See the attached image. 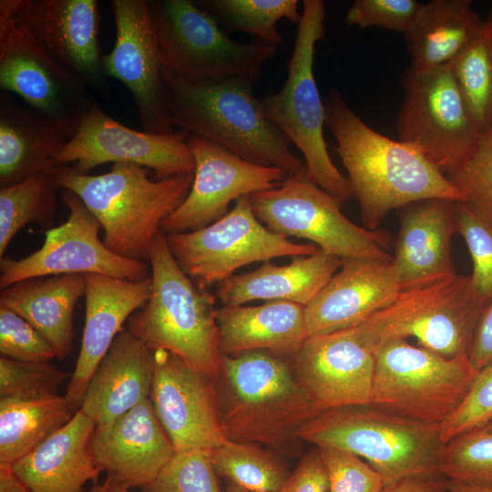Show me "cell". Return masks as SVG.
<instances>
[{
	"instance_id": "cell-15",
	"label": "cell",
	"mask_w": 492,
	"mask_h": 492,
	"mask_svg": "<svg viewBox=\"0 0 492 492\" xmlns=\"http://www.w3.org/2000/svg\"><path fill=\"white\" fill-rule=\"evenodd\" d=\"M189 136L183 129L157 135L130 128L95 102L69 141L55 155L54 163L85 174L109 162L152 169L158 179L190 174L195 163L187 143Z\"/></svg>"
},
{
	"instance_id": "cell-45",
	"label": "cell",
	"mask_w": 492,
	"mask_h": 492,
	"mask_svg": "<svg viewBox=\"0 0 492 492\" xmlns=\"http://www.w3.org/2000/svg\"><path fill=\"white\" fill-rule=\"evenodd\" d=\"M492 421V364L479 371L456 411L440 425L446 444L453 437Z\"/></svg>"
},
{
	"instance_id": "cell-8",
	"label": "cell",
	"mask_w": 492,
	"mask_h": 492,
	"mask_svg": "<svg viewBox=\"0 0 492 492\" xmlns=\"http://www.w3.org/2000/svg\"><path fill=\"white\" fill-rule=\"evenodd\" d=\"M149 10L162 67L195 78H241L255 83L277 46L231 39L192 0H150Z\"/></svg>"
},
{
	"instance_id": "cell-4",
	"label": "cell",
	"mask_w": 492,
	"mask_h": 492,
	"mask_svg": "<svg viewBox=\"0 0 492 492\" xmlns=\"http://www.w3.org/2000/svg\"><path fill=\"white\" fill-rule=\"evenodd\" d=\"M55 173L60 189L76 193L99 221L105 245L140 261H149L162 221L184 200L194 179L190 173L154 180L146 168L132 163L112 164L98 175L69 166H56Z\"/></svg>"
},
{
	"instance_id": "cell-32",
	"label": "cell",
	"mask_w": 492,
	"mask_h": 492,
	"mask_svg": "<svg viewBox=\"0 0 492 492\" xmlns=\"http://www.w3.org/2000/svg\"><path fill=\"white\" fill-rule=\"evenodd\" d=\"M486 25L470 0H432L422 4L405 33L414 69L450 64Z\"/></svg>"
},
{
	"instance_id": "cell-39",
	"label": "cell",
	"mask_w": 492,
	"mask_h": 492,
	"mask_svg": "<svg viewBox=\"0 0 492 492\" xmlns=\"http://www.w3.org/2000/svg\"><path fill=\"white\" fill-rule=\"evenodd\" d=\"M455 226L472 260L471 289L485 307L492 301V222L468 203L456 202Z\"/></svg>"
},
{
	"instance_id": "cell-21",
	"label": "cell",
	"mask_w": 492,
	"mask_h": 492,
	"mask_svg": "<svg viewBox=\"0 0 492 492\" xmlns=\"http://www.w3.org/2000/svg\"><path fill=\"white\" fill-rule=\"evenodd\" d=\"M91 450L109 483L143 487L174 456L173 445L150 398L103 425H96Z\"/></svg>"
},
{
	"instance_id": "cell-1",
	"label": "cell",
	"mask_w": 492,
	"mask_h": 492,
	"mask_svg": "<svg viewBox=\"0 0 492 492\" xmlns=\"http://www.w3.org/2000/svg\"><path fill=\"white\" fill-rule=\"evenodd\" d=\"M325 125L358 201L364 228L376 231L388 213L426 199L465 202L463 193L420 151L366 125L333 88L325 100Z\"/></svg>"
},
{
	"instance_id": "cell-9",
	"label": "cell",
	"mask_w": 492,
	"mask_h": 492,
	"mask_svg": "<svg viewBox=\"0 0 492 492\" xmlns=\"http://www.w3.org/2000/svg\"><path fill=\"white\" fill-rule=\"evenodd\" d=\"M374 354L371 405L429 424L445 422L466 397L477 371L467 355L446 357L395 339Z\"/></svg>"
},
{
	"instance_id": "cell-34",
	"label": "cell",
	"mask_w": 492,
	"mask_h": 492,
	"mask_svg": "<svg viewBox=\"0 0 492 492\" xmlns=\"http://www.w3.org/2000/svg\"><path fill=\"white\" fill-rule=\"evenodd\" d=\"M55 168L0 189V259L21 229L31 222L44 224L53 219L60 189Z\"/></svg>"
},
{
	"instance_id": "cell-28",
	"label": "cell",
	"mask_w": 492,
	"mask_h": 492,
	"mask_svg": "<svg viewBox=\"0 0 492 492\" xmlns=\"http://www.w3.org/2000/svg\"><path fill=\"white\" fill-rule=\"evenodd\" d=\"M72 136L59 123L1 95L0 189L53 169L55 155Z\"/></svg>"
},
{
	"instance_id": "cell-13",
	"label": "cell",
	"mask_w": 492,
	"mask_h": 492,
	"mask_svg": "<svg viewBox=\"0 0 492 492\" xmlns=\"http://www.w3.org/2000/svg\"><path fill=\"white\" fill-rule=\"evenodd\" d=\"M67 220L45 232L40 249L22 259H0V289L36 277L97 273L138 281L150 274L144 261L111 251L99 238L97 218L73 191L62 189Z\"/></svg>"
},
{
	"instance_id": "cell-30",
	"label": "cell",
	"mask_w": 492,
	"mask_h": 492,
	"mask_svg": "<svg viewBox=\"0 0 492 492\" xmlns=\"http://www.w3.org/2000/svg\"><path fill=\"white\" fill-rule=\"evenodd\" d=\"M342 259L320 249L306 256H293L285 265L266 261L260 268L236 274L219 283L216 297L224 305L251 301H287L308 305L340 269Z\"/></svg>"
},
{
	"instance_id": "cell-44",
	"label": "cell",
	"mask_w": 492,
	"mask_h": 492,
	"mask_svg": "<svg viewBox=\"0 0 492 492\" xmlns=\"http://www.w3.org/2000/svg\"><path fill=\"white\" fill-rule=\"evenodd\" d=\"M326 466L329 492H382L380 475L359 456L333 447H317Z\"/></svg>"
},
{
	"instance_id": "cell-20",
	"label": "cell",
	"mask_w": 492,
	"mask_h": 492,
	"mask_svg": "<svg viewBox=\"0 0 492 492\" xmlns=\"http://www.w3.org/2000/svg\"><path fill=\"white\" fill-rule=\"evenodd\" d=\"M294 355L297 379L322 411L371 404L374 354L354 327L308 337Z\"/></svg>"
},
{
	"instance_id": "cell-37",
	"label": "cell",
	"mask_w": 492,
	"mask_h": 492,
	"mask_svg": "<svg viewBox=\"0 0 492 492\" xmlns=\"http://www.w3.org/2000/svg\"><path fill=\"white\" fill-rule=\"evenodd\" d=\"M215 473L254 492H279L288 478L285 468L256 446L226 439L210 450Z\"/></svg>"
},
{
	"instance_id": "cell-2",
	"label": "cell",
	"mask_w": 492,
	"mask_h": 492,
	"mask_svg": "<svg viewBox=\"0 0 492 492\" xmlns=\"http://www.w3.org/2000/svg\"><path fill=\"white\" fill-rule=\"evenodd\" d=\"M174 127L211 141L236 156L283 170L306 171L289 139L262 114L253 82L241 78H195L162 67Z\"/></svg>"
},
{
	"instance_id": "cell-27",
	"label": "cell",
	"mask_w": 492,
	"mask_h": 492,
	"mask_svg": "<svg viewBox=\"0 0 492 492\" xmlns=\"http://www.w3.org/2000/svg\"><path fill=\"white\" fill-rule=\"evenodd\" d=\"M95 428V422L77 410L11 467L30 492H81L88 481L97 483L102 472L91 450Z\"/></svg>"
},
{
	"instance_id": "cell-43",
	"label": "cell",
	"mask_w": 492,
	"mask_h": 492,
	"mask_svg": "<svg viewBox=\"0 0 492 492\" xmlns=\"http://www.w3.org/2000/svg\"><path fill=\"white\" fill-rule=\"evenodd\" d=\"M1 356L24 362H49L56 354L48 342L22 316L0 304Z\"/></svg>"
},
{
	"instance_id": "cell-40",
	"label": "cell",
	"mask_w": 492,
	"mask_h": 492,
	"mask_svg": "<svg viewBox=\"0 0 492 492\" xmlns=\"http://www.w3.org/2000/svg\"><path fill=\"white\" fill-rule=\"evenodd\" d=\"M141 492H220L210 450L176 452Z\"/></svg>"
},
{
	"instance_id": "cell-16",
	"label": "cell",
	"mask_w": 492,
	"mask_h": 492,
	"mask_svg": "<svg viewBox=\"0 0 492 492\" xmlns=\"http://www.w3.org/2000/svg\"><path fill=\"white\" fill-rule=\"evenodd\" d=\"M116 26L112 50L103 56L106 77L120 81L130 92L143 130L174 133L168 89L147 0H112Z\"/></svg>"
},
{
	"instance_id": "cell-25",
	"label": "cell",
	"mask_w": 492,
	"mask_h": 492,
	"mask_svg": "<svg viewBox=\"0 0 492 492\" xmlns=\"http://www.w3.org/2000/svg\"><path fill=\"white\" fill-rule=\"evenodd\" d=\"M456 202L426 199L398 210L392 263L402 290L456 273L452 257Z\"/></svg>"
},
{
	"instance_id": "cell-46",
	"label": "cell",
	"mask_w": 492,
	"mask_h": 492,
	"mask_svg": "<svg viewBox=\"0 0 492 492\" xmlns=\"http://www.w3.org/2000/svg\"><path fill=\"white\" fill-rule=\"evenodd\" d=\"M422 4L415 0H355L344 21L362 29L379 27L405 33Z\"/></svg>"
},
{
	"instance_id": "cell-38",
	"label": "cell",
	"mask_w": 492,
	"mask_h": 492,
	"mask_svg": "<svg viewBox=\"0 0 492 492\" xmlns=\"http://www.w3.org/2000/svg\"><path fill=\"white\" fill-rule=\"evenodd\" d=\"M442 474L449 481L492 490V429H472L446 442Z\"/></svg>"
},
{
	"instance_id": "cell-19",
	"label": "cell",
	"mask_w": 492,
	"mask_h": 492,
	"mask_svg": "<svg viewBox=\"0 0 492 492\" xmlns=\"http://www.w3.org/2000/svg\"><path fill=\"white\" fill-rule=\"evenodd\" d=\"M150 400L175 452L211 450L228 439L209 376L176 354L155 350Z\"/></svg>"
},
{
	"instance_id": "cell-56",
	"label": "cell",
	"mask_w": 492,
	"mask_h": 492,
	"mask_svg": "<svg viewBox=\"0 0 492 492\" xmlns=\"http://www.w3.org/2000/svg\"><path fill=\"white\" fill-rule=\"evenodd\" d=\"M486 427L489 428V429H492V421H490L487 425Z\"/></svg>"
},
{
	"instance_id": "cell-24",
	"label": "cell",
	"mask_w": 492,
	"mask_h": 492,
	"mask_svg": "<svg viewBox=\"0 0 492 492\" xmlns=\"http://www.w3.org/2000/svg\"><path fill=\"white\" fill-rule=\"evenodd\" d=\"M221 371L236 399L223 421L233 426L273 425L311 399L287 363L270 352L221 354Z\"/></svg>"
},
{
	"instance_id": "cell-51",
	"label": "cell",
	"mask_w": 492,
	"mask_h": 492,
	"mask_svg": "<svg viewBox=\"0 0 492 492\" xmlns=\"http://www.w3.org/2000/svg\"><path fill=\"white\" fill-rule=\"evenodd\" d=\"M448 492H492L491 489L482 488L466 484L449 481Z\"/></svg>"
},
{
	"instance_id": "cell-55",
	"label": "cell",
	"mask_w": 492,
	"mask_h": 492,
	"mask_svg": "<svg viewBox=\"0 0 492 492\" xmlns=\"http://www.w3.org/2000/svg\"><path fill=\"white\" fill-rule=\"evenodd\" d=\"M486 22H487V25L489 28V31H490V35H491V37H492V10L490 11L488 16L486 18Z\"/></svg>"
},
{
	"instance_id": "cell-14",
	"label": "cell",
	"mask_w": 492,
	"mask_h": 492,
	"mask_svg": "<svg viewBox=\"0 0 492 492\" xmlns=\"http://www.w3.org/2000/svg\"><path fill=\"white\" fill-rule=\"evenodd\" d=\"M0 87L73 135L96 102L85 83L49 56L23 25L4 15H0Z\"/></svg>"
},
{
	"instance_id": "cell-5",
	"label": "cell",
	"mask_w": 492,
	"mask_h": 492,
	"mask_svg": "<svg viewBox=\"0 0 492 492\" xmlns=\"http://www.w3.org/2000/svg\"><path fill=\"white\" fill-rule=\"evenodd\" d=\"M152 291L128 329L152 350H166L209 377L221 371L215 297L195 285L159 231L149 250Z\"/></svg>"
},
{
	"instance_id": "cell-52",
	"label": "cell",
	"mask_w": 492,
	"mask_h": 492,
	"mask_svg": "<svg viewBox=\"0 0 492 492\" xmlns=\"http://www.w3.org/2000/svg\"><path fill=\"white\" fill-rule=\"evenodd\" d=\"M105 492H129V488L125 487L123 486L109 483L108 481V487Z\"/></svg>"
},
{
	"instance_id": "cell-50",
	"label": "cell",
	"mask_w": 492,
	"mask_h": 492,
	"mask_svg": "<svg viewBox=\"0 0 492 492\" xmlns=\"http://www.w3.org/2000/svg\"><path fill=\"white\" fill-rule=\"evenodd\" d=\"M0 492H30L11 466H0Z\"/></svg>"
},
{
	"instance_id": "cell-6",
	"label": "cell",
	"mask_w": 492,
	"mask_h": 492,
	"mask_svg": "<svg viewBox=\"0 0 492 492\" xmlns=\"http://www.w3.org/2000/svg\"><path fill=\"white\" fill-rule=\"evenodd\" d=\"M325 4L304 0L287 77L278 92L258 97L264 117L302 153L308 179L339 198H353L347 178L333 164L323 137L324 103L313 74L316 44L325 35Z\"/></svg>"
},
{
	"instance_id": "cell-10",
	"label": "cell",
	"mask_w": 492,
	"mask_h": 492,
	"mask_svg": "<svg viewBox=\"0 0 492 492\" xmlns=\"http://www.w3.org/2000/svg\"><path fill=\"white\" fill-rule=\"evenodd\" d=\"M252 210L270 231L308 240L323 252L344 259L391 261L388 237L356 225L341 211L343 201L311 181L306 171L278 187L250 195Z\"/></svg>"
},
{
	"instance_id": "cell-47",
	"label": "cell",
	"mask_w": 492,
	"mask_h": 492,
	"mask_svg": "<svg viewBox=\"0 0 492 492\" xmlns=\"http://www.w3.org/2000/svg\"><path fill=\"white\" fill-rule=\"evenodd\" d=\"M329 490V477L326 466L314 449L307 453L279 492H326Z\"/></svg>"
},
{
	"instance_id": "cell-3",
	"label": "cell",
	"mask_w": 492,
	"mask_h": 492,
	"mask_svg": "<svg viewBox=\"0 0 492 492\" xmlns=\"http://www.w3.org/2000/svg\"><path fill=\"white\" fill-rule=\"evenodd\" d=\"M295 436L365 459L382 477L384 488L411 477H445L440 425L371 404L323 411L299 427Z\"/></svg>"
},
{
	"instance_id": "cell-29",
	"label": "cell",
	"mask_w": 492,
	"mask_h": 492,
	"mask_svg": "<svg viewBox=\"0 0 492 492\" xmlns=\"http://www.w3.org/2000/svg\"><path fill=\"white\" fill-rule=\"evenodd\" d=\"M215 317L221 354L253 351L295 354L309 337L304 306L292 302L223 305L216 309Z\"/></svg>"
},
{
	"instance_id": "cell-31",
	"label": "cell",
	"mask_w": 492,
	"mask_h": 492,
	"mask_svg": "<svg viewBox=\"0 0 492 492\" xmlns=\"http://www.w3.org/2000/svg\"><path fill=\"white\" fill-rule=\"evenodd\" d=\"M84 274H62L26 279L0 291V304L26 320L48 342L56 357L73 349V313L85 296Z\"/></svg>"
},
{
	"instance_id": "cell-23",
	"label": "cell",
	"mask_w": 492,
	"mask_h": 492,
	"mask_svg": "<svg viewBox=\"0 0 492 492\" xmlns=\"http://www.w3.org/2000/svg\"><path fill=\"white\" fill-rule=\"evenodd\" d=\"M86 279V313L79 354L65 396L77 411L87 384L128 318L142 308L152 291L151 275L138 280L89 273Z\"/></svg>"
},
{
	"instance_id": "cell-26",
	"label": "cell",
	"mask_w": 492,
	"mask_h": 492,
	"mask_svg": "<svg viewBox=\"0 0 492 492\" xmlns=\"http://www.w3.org/2000/svg\"><path fill=\"white\" fill-rule=\"evenodd\" d=\"M154 350L123 328L96 368L78 410L96 425L106 424L150 398Z\"/></svg>"
},
{
	"instance_id": "cell-48",
	"label": "cell",
	"mask_w": 492,
	"mask_h": 492,
	"mask_svg": "<svg viewBox=\"0 0 492 492\" xmlns=\"http://www.w3.org/2000/svg\"><path fill=\"white\" fill-rule=\"evenodd\" d=\"M467 357L477 372L492 364V301L481 312Z\"/></svg>"
},
{
	"instance_id": "cell-12",
	"label": "cell",
	"mask_w": 492,
	"mask_h": 492,
	"mask_svg": "<svg viewBox=\"0 0 492 492\" xmlns=\"http://www.w3.org/2000/svg\"><path fill=\"white\" fill-rule=\"evenodd\" d=\"M402 84L404 100L396 124L399 140L448 174L472 153L482 136L468 114L449 64L423 70L409 67Z\"/></svg>"
},
{
	"instance_id": "cell-33",
	"label": "cell",
	"mask_w": 492,
	"mask_h": 492,
	"mask_svg": "<svg viewBox=\"0 0 492 492\" xmlns=\"http://www.w3.org/2000/svg\"><path fill=\"white\" fill-rule=\"evenodd\" d=\"M75 411L65 395L0 399V466H13L68 423Z\"/></svg>"
},
{
	"instance_id": "cell-41",
	"label": "cell",
	"mask_w": 492,
	"mask_h": 492,
	"mask_svg": "<svg viewBox=\"0 0 492 492\" xmlns=\"http://www.w3.org/2000/svg\"><path fill=\"white\" fill-rule=\"evenodd\" d=\"M69 374L48 362H24L0 357V396L36 399L58 395Z\"/></svg>"
},
{
	"instance_id": "cell-18",
	"label": "cell",
	"mask_w": 492,
	"mask_h": 492,
	"mask_svg": "<svg viewBox=\"0 0 492 492\" xmlns=\"http://www.w3.org/2000/svg\"><path fill=\"white\" fill-rule=\"evenodd\" d=\"M0 15L23 25L44 50L88 87L106 90L96 0H1Z\"/></svg>"
},
{
	"instance_id": "cell-11",
	"label": "cell",
	"mask_w": 492,
	"mask_h": 492,
	"mask_svg": "<svg viewBox=\"0 0 492 492\" xmlns=\"http://www.w3.org/2000/svg\"><path fill=\"white\" fill-rule=\"evenodd\" d=\"M169 251L196 285L220 283L240 268L277 257L306 256L319 248L295 243L270 231L256 217L250 195L220 220L196 231L166 234Z\"/></svg>"
},
{
	"instance_id": "cell-7",
	"label": "cell",
	"mask_w": 492,
	"mask_h": 492,
	"mask_svg": "<svg viewBox=\"0 0 492 492\" xmlns=\"http://www.w3.org/2000/svg\"><path fill=\"white\" fill-rule=\"evenodd\" d=\"M484 306L469 275L453 274L403 289L389 305L353 326L373 351L382 343L415 338L446 357L467 355Z\"/></svg>"
},
{
	"instance_id": "cell-42",
	"label": "cell",
	"mask_w": 492,
	"mask_h": 492,
	"mask_svg": "<svg viewBox=\"0 0 492 492\" xmlns=\"http://www.w3.org/2000/svg\"><path fill=\"white\" fill-rule=\"evenodd\" d=\"M465 202L492 222V128L482 134L472 153L446 175Z\"/></svg>"
},
{
	"instance_id": "cell-22",
	"label": "cell",
	"mask_w": 492,
	"mask_h": 492,
	"mask_svg": "<svg viewBox=\"0 0 492 492\" xmlns=\"http://www.w3.org/2000/svg\"><path fill=\"white\" fill-rule=\"evenodd\" d=\"M401 291L392 261L342 260L340 269L304 307L308 336L355 326L389 305Z\"/></svg>"
},
{
	"instance_id": "cell-49",
	"label": "cell",
	"mask_w": 492,
	"mask_h": 492,
	"mask_svg": "<svg viewBox=\"0 0 492 492\" xmlns=\"http://www.w3.org/2000/svg\"><path fill=\"white\" fill-rule=\"evenodd\" d=\"M448 483L446 477H411L384 488L382 492H448Z\"/></svg>"
},
{
	"instance_id": "cell-17",
	"label": "cell",
	"mask_w": 492,
	"mask_h": 492,
	"mask_svg": "<svg viewBox=\"0 0 492 492\" xmlns=\"http://www.w3.org/2000/svg\"><path fill=\"white\" fill-rule=\"evenodd\" d=\"M194 159L192 186L180 205L161 223L165 234L206 227L228 213L231 201L278 187L288 176L277 168L247 161L220 146L190 134Z\"/></svg>"
},
{
	"instance_id": "cell-35",
	"label": "cell",
	"mask_w": 492,
	"mask_h": 492,
	"mask_svg": "<svg viewBox=\"0 0 492 492\" xmlns=\"http://www.w3.org/2000/svg\"><path fill=\"white\" fill-rule=\"evenodd\" d=\"M468 114L481 134L492 128V37L487 25L449 64Z\"/></svg>"
},
{
	"instance_id": "cell-36",
	"label": "cell",
	"mask_w": 492,
	"mask_h": 492,
	"mask_svg": "<svg viewBox=\"0 0 492 492\" xmlns=\"http://www.w3.org/2000/svg\"><path fill=\"white\" fill-rule=\"evenodd\" d=\"M198 5L231 31H241L255 39L278 46L282 36L277 29L281 19L298 25L302 12L297 0H199Z\"/></svg>"
},
{
	"instance_id": "cell-54",
	"label": "cell",
	"mask_w": 492,
	"mask_h": 492,
	"mask_svg": "<svg viewBox=\"0 0 492 492\" xmlns=\"http://www.w3.org/2000/svg\"><path fill=\"white\" fill-rule=\"evenodd\" d=\"M227 492H254V491H251L249 489H246L233 482H230L228 487H227Z\"/></svg>"
},
{
	"instance_id": "cell-53",
	"label": "cell",
	"mask_w": 492,
	"mask_h": 492,
	"mask_svg": "<svg viewBox=\"0 0 492 492\" xmlns=\"http://www.w3.org/2000/svg\"><path fill=\"white\" fill-rule=\"evenodd\" d=\"M108 487V481L106 479L103 483H94L89 492H105Z\"/></svg>"
}]
</instances>
